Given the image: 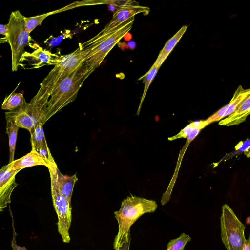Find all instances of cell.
<instances>
[{"instance_id": "obj_10", "label": "cell", "mask_w": 250, "mask_h": 250, "mask_svg": "<svg viewBox=\"0 0 250 250\" xmlns=\"http://www.w3.org/2000/svg\"><path fill=\"white\" fill-rule=\"evenodd\" d=\"M19 171L10 169L8 164L0 169V212L3 211L11 202L13 191L18 185L16 175Z\"/></svg>"}, {"instance_id": "obj_27", "label": "cell", "mask_w": 250, "mask_h": 250, "mask_svg": "<svg viewBox=\"0 0 250 250\" xmlns=\"http://www.w3.org/2000/svg\"><path fill=\"white\" fill-rule=\"evenodd\" d=\"M13 240L11 241V247L13 248L14 250H27L26 248L24 246L23 247H20L18 246L16 241V233L15 232L14 228V225L13 224Z\"/></svg>"}, {"instance_id": "obj_16", "label": "cell", "mask_w": 250, "mask_h": 250, "mask_svg": "<svg viewBox=\"0 0 250 250\" xmlns=\"http://www.w3.org/2000/svg\"><path fill=\"white\" fill-rule=\"evenodd\" d=\"M187 28L188 26L187 25L182 26L172 38L167 42L153 64L154 65L160 67L163 62L185 33Z\"/></svg>"}, {"instance_id": "obj_30", "label": "cell", "mask_w": 250, "mask_h": 250, "mask_svg": "<svg viewBox=\"0 0 250 250\" xmlns=\"http://www.w3.org/2000/svg\"><path fill=\"white\" fill-rule=\"evenodd\" d=\"M131 238L127 240L118 250H129Z\"/></svg>"}, {"instance_id": "obj_13", "label": "cell", "mask_w": 250, "mask_h": 250, "mask_svg": "<svg viewBox=\"0 0 250 250\" xmlns=\"http://www.w3.org/2000/svg\"><path fill=\"white\" fill-rule=\"evenodd\" d=\"M54 161L50 162L37 151L32 150L22 157L8 164L10 169L21 171L23 168L42 165L48 168Z\"/></svg>"}, {"instance_id": "obj_20", "label": "cell", "mask_w": 250, "mask_h": 250, "mask_svg": "<svg viewBox=\"0 0 250 250\" xmlns=\"http://www.w3.org/2000/svg\"><path fill=\"white\" fill-rule=\"evenodd\" d=\"M7 95L1 105V109L11 111L21 106L26 102L23 94L15 93V91Z\"/></svg>"}, {"instance_id": "obj_11", "label": "cell", "mask_w": 250, "mask_h": 250, "mask_svg": "<svg viewBox=\"0 0 250 250\" xmlns=\"http://www.w3.org/2000/svg\"><path fill=\"white\" fill-rule=\"evenodd\" d=\"M51 181L55 184L59 192L71 203V197L75 183L78 180L76 173L72 176L64 175L59 170L55 161L48 168Z\"/></svg>"}, {"instance_id": "obj_7", "label": "cell", "mask_w": 250, "mask_h": 250, "mask_svg": "<svg viewBox=\"0 0 250 250\" xmlns=\"http://www.w3.org/2000/svg\"><path fill=\"white\" fill-rule=\"evenodd\" d=\"M220 228L221 240L227 250H243L247 241L245 226L227 204L222 207Z\"/></svg>"}, {"instance_id": "obj_15", "label": "cell", "mask_w": 250, "mask_h": 250, "mask_svg": "<svg viewBox=\"0 0 250 250\" xmlns=\"http://www.w3.org/2000/svg\"><path fill=\"white\" fill-rule=\"evenodd\" d=\"M250 112V95H248L239 106L227 118L219 122V125L232 126L245 122Z\"/></svg>"}, {"instance_id": "obj_26", "label": "cell", "mask_w": 250, "mask_h": 250, "mask_svg": "<svg viewBox=\"0 0 250 250\" xmlns=\"http://www.w3.org/2000/svg\"><path fill=\"white\" fill-rule=\"evenodd\" d=\"M250 139L244 142H240L235 147L236 150L244 152V154L249 158L250 157Z\"/></svg>"}, {"instance_id": "obj_19", "label": "cell", "mask_w": 250, "mask_h": 250, "mask_svg": "<svg viewBox=\"0 0 250 250\" xmlns=\"http://www.w3.org/2000/svg\"><path fill=\"white\" fill-rule=\"evenodd\" d=\"M249 95H250L249 89H244L241 86H239L228 104L229 106L223 115V118L233 112L242 101Z\"/></svg>"}, {"instance_id": "obj_18", "label": "cell", "mask_w": 250, "mask_h": 250, "mask_svg": "<svg viewBox=\"0 0 250 250\" xmlns=\"http://www.w3.org/2000/svg\"><path fill=\"white\" fill-rule=\"evenodd\" d=\"M5 118L6 120L5 132L9 138V161L8 164H9L14 160L18 131L20 128L13 123L11 119L6 116Z\"/></svg>"}, {"instance_id": "obj_3", "label": "cell", "mask_w": 250, "mask_h": 250, "mask_svg": "<svg viewBox=\"0 0 250 250\" xmlns=\"http://www.w3.org/2000/svg\"><path fill=\"white\" fill-rule=\"evenodd\" d=\"M49 96L39 89L29 103L25 102L21 106L5 113L19 128L30 132L39 123L44 124L47 120V105Z\"/></svg>"}, {"instance_id": "obj_12", "label": "cell", "mask_w": 250, "mask_h": 250, "mask_svg": "<svg viewBox=\"0 0 250 250\" xmlns=\"http://www.w3.org/2000/svg\"><path fill=\"white\" fill-rule=\"evenodd\" d=\"M58 55L44 49L39 45L32 53L24 51L21 56V62L27 61L32 66V68H39L45 65H54Z\"/></svg>"}, {"instance_id": "obj_24", "label": "cell", "mask_w": 250, "mask_h": 250, "mask_svg": "<svg viewBox=\"0 0 250 250\" xmlns=\"http://www.w3.org/2000/svg\"><path fill=\"white\" fill-rule=\"evenodd\" d=\"M194 128H196L194 125L193 122H192L182 129L177 134L172 137H168V140L172 141L181 138H187L188 134Z\"/></svg>"}, {"instance_id": "obj_14", "label": "cell", "mask_w": 250, "mask_h": 250, "mask_svg": "<svg viewBox=\"0 0 250 250\" xmlns=\"http://www.w3.org/2000/svg\"><path fill=\"white\" fill-rule=\"evenodd\" d=\"M43 124L39 123L30 132L31 149L34 150L50 162L54 161L48 147L44 132Z\"/></svg>"}, {"instance_id": "obj_23", "label": "cell", "mask_w": 250, "mask_h": 250, "mask_svg": "<svg viewBox=\"0 0 250 250\" xmlns=\"http://www.w3.org/2000/svg\"><path fill=\"white\" fill-rule=\"evenodd\" d=\"M67 38H72L70 31L68 30H65V32L62 33V35L57 37H53L52 36H50L44 42L49 47H52L58 45L63 39Z\"/></svg>"}, {"instance_id": "obj_29", "label": "cell", "mask_w": 250, "mask_h": 250, "mask_svg": "<svg viewBox=\"0 0 250 250\" xmlns=\"http://www.w3.org/2000/svg\"><path fill=\"white\" fill-rule=\"evenodd\" d=\"M0 34L7 36L8 34L7 24H0Z\"/></svg>"}, {"instance_id": "obj_17", "label": "cell", "mask_w": 250, "mask_h": 250, "mask_svg": "<svg viewBox=\"0 0 250 250\" xmlns=\"http://www.w3.org/2000/svg\"><path fill=\"white\" fill-rule=\"evenodd\" d=\"M79 6L78 2H75L67 5L60 9L54 10L46 13H44L40 15L35 16L31 17H24V21L25 27L27 31L30 33L36 27L40 25L43 21L49 16L51 15L63 12L64 11L69 10L76 7Z\"/></svg>"}, {"instance_id": "obj_9", "label": "cell", "mask_w": 250, "mask_h": 250, "mask_svg": "<svg viewBox=\"0 0 250 250\" xmlns=\"http://www.w3.org/2000/svg\"><path fill=\"white\" fill-rule=\"evenodd\" d=\"M147 7L141 6L136 1L131 4L124 6L113 14L110 22L96 35L88 41L81 43L83 48H85L100 40L105 36L116 29L121 24L131 17L140 13L146 11Z\"/></svg>"}, {"instance_id": "obj_31", "label": "cell", "mask_w": 250, "mask_h": 250, "mask_svg": "<svg viewBox=\"0 0 250 250\" xmlns=\"http://www.w3.org/2000/svg\"><path fill=\"white\" fill-rule=\"evenodd\" d=\"M8 40L6 37L0 38V44L3 43H7Z\"/></svg>"}, {"instance_id": "obj_25", "label": "cell", "mask_w": 250, "mask_h": 250, "mask_svg": "<svg viewBox=\"0 0 250 250\" xmlns=\"http://www.w3.org/2000/svg\"><path fill=\"white\" fill-rule=\"evenodd\" d=\"M229 106V104L226 105L214 114L208 117L206 120L208 124L213 123V122L218 121L221 119L223 118V115Z\"/></svg>"}, {"instance_id": "obj_8", "label": "cell", "mask_w": 250, "mask_h": 250, "mask_svg": "<svg viewBox=\"0 0 250 250\" xmlns=\"http://www.w3.org/2000/svg\"><path fill=\"white\" fill-rule=\"evenodd\" d=\"M51 189L53 204L58 217V231L63 242L68 243L70 241L69 228L72 221L71 203L59 192L51 181Z\"/></svg>"}, {"instance_id": "obj_2", "label": "cell", "mask_w": 250, "mask_h": 250, "mask_svg": "<svg viewBox=\"0 0 250 250\" xmlns=\"http://www.w3.org/2000/svg\"><path fill=\"white\" fill-rule=\"evenodd\" d=\"M92 73L83 63L71 74L58 82L50 93L47 121L76 99L84 82Z\"/></svg>"}, {"instance_id": "obj_1", "label": "cell", "mask_w": 250, "mask_h": 250, "mask_svg": "<svg viewBox=\"0 0 250 250\" xmlns=\"http://www.w3.org/2000/svg\"><path fill=\"white\" fill-rule=\"evenodd\" d=\"M156 201L130 195L122 202L119 210L114 212L118 222V231L115 237L113 248L118 250L127 240L131 238L130 228L141 216L156 211Z\"/></svg>"}, {"instance_id": "obj_22", "label": "cell", "mask_w": 250, "mask_h": 250, "mask_svg": "<svg viewBox=\"0 0 250 250\" xmlns=\"http://www.w3.org/2000/svg\"><path fill=\"white\" fill-rule=\"evenodd\" d=\"M191 240V237L182 233L178 237L171 240L167 245V250H184L186 245Z\"/></svg>"}, {"instance_id": "obj_4", "label": "cell", "mask_w": 250, "mask_h": 250, "mask_svg": "<svg viewBox=\"0 0 250 250\" xmlns=\"http://www.w3.org/2000/svg\"><path fill=\"white\" fill-rule=\"evenodd\" d=\"M24 17L19 10L12 11L7 24L6 38L11 48L12 54V71H17L19 66H23L21 62L26 46L34 49L38 44H32L33 39L26 29Z\"/></svg>"}, {"instance_id": "obj_21", "label": "cell", "mask_w": 250, "mask_h": 250, "mask_svg": "<svg viewBox=\"0 0 250 250\" xmlns=\"http://www.w3.org/2000/svg\"><path fill=\"white\" fill-rule=\"evenodd\" d=\"M159 67L156 66L153 64L151 68L146 73L144 76L141 77L139 80H143V83H144V89L143 93L141 99L140 104L139 105V107L138 108V110L137 111V113H139L142 104L144 100V98L146 96L148 87L151 83L152 81L155 78L156 75Z\"/></svg>"}, {"instance_id": "obj_6", "label": "cell", "mask_w": 250, "mask_h": 250, "mask_svg": "<svg viewBox=\"0 0 250 250\" xmlns=\"http://www.w3.org/2000/svg\"><path fill=\"white\" fill-rule=\"evenodd\" d=\"M87 52L81 43L73 52L62 56H58L53 69L40 84V89L50 96L54 85L60 80L69 75L80 68L86 59Z\"/></svg>"}, {"instance_id": "obj_5", "label": "cell", "mask_w": 250, "mask_h": 250, "mask_svg": "<svg viewBox=\"0 0 250 250\" xmlns=\"http://www.w3.org/2000/svg\"><path fill=\"white\" fill-rule=\"evenodd\" d=\"M133 17L103 38L85 48L86 59L83 63L93 72L98 68L113 47L131 30L134 21Z\"/></svg>"}, {"instance_id": "obj_28", "label": "cell", "mask_w": 250, "mask_h": 250, "mask_svg": "<svg viewBox=\"0 0 250 250\" xmlns=\"http://www.w3.org/2000/svg\"><path fill=\"white\" fill-rule=\"evenodd\" d=\"M201 130V129L199 128L193 129L187 137L188 143H190L192 140H193L194 138L197 136Z\"/></svg>"}]
</instances>
